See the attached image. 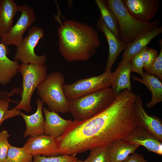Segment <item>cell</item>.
<instances>
[{"label": "cell", "instance_id": "6da1fadb", "mask_svg": "<svg viewBox=\"0 0 162 162\" xmlns=\"http://www.w3.org/2000/svg\"><path fill=\"white\" fill-rule=\"evenodd\" d=\"M137 127L134 102L121 93L100 113L83 121H73L56 140L60 155L75 156L94 148L107 147Z\"/></svg>", "mask_w": 162, "mask_h": 162}, {"label": "cell", "instance_id": "7a4b0ae2", "mask_svg": "<svg viewBox=\"0 0 162 162\" xmlns=\"http://www.w3.org/2000/svg\"><path fill=\"white\" fill-rule=\"evenodd\" d=\"M60 13L55 15L59 23L57 28L58 48L67 61H86L95 53L100 45L98 34L92 26L73 20L62 21Z\"/></svg>", "mask_w": 162, "mask_h": 162}, {"label": "cell", "instance_id": "3957f363", "mask_svg": "<svg viewBox=\"0 0 162 162\" xmlns=\"http://www.w3.org/2000/svg\"><path fill=\"white\" fill-rule=\"evenodd\" d=\"M106 2L116 17L118 38L127 45L142 34L159 26L160 21L158 19L148 23L135 19L128 12L122 0H107Z\"/></svg>", "mask_w": 162, "mask_h": 162}, {"label": "cell", "instance_id": "277c9868", "mask_svg": "<svg viewBox=\"0 0 162 162\" xmlns=\"http://www.w3.org/2000/svg\"><path fill=\"white\" fill-rule=\"evenodd\" d=\"M116 95L110 88L69 101V110L74 120L91 118L107 108Z\"/></svg>", "mask_w": 162, "mask_h": 162}, {"label": "cell", "instance_id": "5b68a950", "mask_svg": "<svg viewBox=\"0 0 162 162\" xmlns=\"http://www.w3.org/2000/svg\"><path fill=\"white\" fill-rule=\"evenodd\" d=\"M64 81V75L57 71L47 75L37 88L41 100L47 105L50 111L62 113L69 112V101L63 88Z\"/></svg>", "mask_w": 162, "mask_h": 162}, {"label": "cell", "instance_id": "8992f818", "mask_svg": "<svg viewBox=\"0 0 162 162\" xmlns=\"http://www.w3.org/2000/svg\"><path fill=\"white\" fill-rule=\"evenodd\" d=\"M47 70V67L45 64L22 63L19 65L18 72L22 77L21 100L14 109L22 110L28 112H31L32 96L35 89L46 77Z\"/></svg>", "mask_w": 162, "mask_h": 162}, {"label": "cell", "instance_id": "52a82bcc", "mask_svg": "<svg viewBox=\"0 0 162 162\" xmlns=\"http://www.w3.org/2000/svg\"><path fill=\"white\" fill-rule=\"evenodd\" d=\"M113 72L105 71L97 76L80 79L71 84L64 83L63 88L68 101L73 100L111 86Z\"/></svg>", "mask_w": 162, "mask_h": 162}, {"label": "cell", "instance_id": "ba28073f", "mask_svg": "<svg viewBox=\"0 0 162 162\" xmlns=\"http://www.w3.org/2000/svg\"><path fill=\"white\" fill-rule=\"evenodd\" d=\"M44 36V33L41 27L34 26L29 30L28 35L23 38L16 47L14 60L25 64H45L46 58L45 55H37L34 49L39 41Z\"/></svg>", "mask_w": 162, "mask_h": 162}, {"label": "cell", "instance_id": "9c48e42d", "mask_svg": "<svg viewBox=\"0 0 162 162\" xmlns=\"http://www.w3.org/2000/svg\"><path fill=\"white\" fill-rule=\"evenodd\" d=\"M20 16L16 24L0 38V42L6 46L14 45L16 47L21 43L26 31L36 20L34 10L26 5L21 6Z\"/></svg>", "mask_w": 162, "mask_h": 162}, {"label": "cell", "instance_id": "30bf717a", "mask_svg": "<svg viewBox=\"0 0 162 162\" xmlns=\"http://www.w3.org/2000/svg\"><path fill=\"white\" fill-rule=\"evenodd\" d=\"M129 14L142 22L148 23L156 16L160 6L159 0H122Z\"/></svg>", "mask_w": 162, "mask_h": 162}, {"label": "cell", "instance_id": "8fae6325", "mask_svg": "<svg viewBox=\"0 0 162 162\" xmlns=\"http://www.w3.org/2000/svg\"><path fill=\"white\" fill-rule=\"evenodd\" d=\"M23 147L26 152L33 156L35 155L45 157L60 155L56 139L44 134L29 137Z\"/></svg>", "mask_w": 162, "mask_h": 162}, {"label": "cell", "instance_id": "7c38bea8", "mask_svg": "<svg viewBox=\"0 0 162 162\" xmlns=\"http://www.w3.org/2000/svg\"><path fill=\"white\" fill-rule=\"evenodd\" d=\"M134 114L137 127L143 128L154 135L162 142V123L158 118L148 114L144 110L140 95H136L134 105Z\"/></svg>", "mask_w": 162, "mask_h": 162}, {"label": "cell", "instance_id": "4fadbf2b", "mask_svg": "<svg viewBox=\"0 0 162 162\" xmlns=\"http://www.w3.org/2000/svg\"><path fill=\"white\" fill-rule=\"evenodd\" d=\"M122 140L128 143L142 146L149 151L162 154V142L143 128L137 127Z\"/></svg>", "mask_w": 162, "mask_h": 162}, {"label": "cell", "instance_id": "5bb4252c", "mask_svg": "<svg viewBox=\"0 0 162 162\" xmlns=\"http://www.w3.org/2000/svg\"><path fill=\"white\" fill-rule=\"evenodd\" d=\"M96 26L98 30L104 33L108 43L109 53L105 71H110L119 54L127 45L121 41L110 30L100 16L97 21Z\"/></svg>", "mask_w": 162, "mask_h": 162}, {"label": "cell", "instance_id": "9a60e30c", "mask_svg": "<svg viewBox=\"0 0 162 162\" xmlns=\"http://www.w3.org/2000/svg\"><path fill=\"white\" fill-rule=\"evenodd\" d=\"M44 103L39 98L37 100V109L33 114L27 115L20 111L21 116L26 124V128L23 134L25 138L44 134L45 120L43 114Z\"/></svg>", "mask_w": 162, "mask_h": 162}, {"label": "cell", "instance_id": "2e32d148", "mask_svg": "<svg viewBox=\"0 0 162 162\" xmlns=\"http://www.w3.org/2000/svg\"><path fill=\"white\" fill-rule=\"evenodd\" d=\"M43 111L45 117L44 134L54 138L62 136L73 121L64 119L58 113L50 111L45 107Z\"/></svg>", "mask_w": 162, "mask_h": 162}, {"label": "cell", "instance_id": "e0dca14e", "mask_svg": "<svg viewBox=\"0 0 162 162\" xmlns=\"http://www.w3.org/2000/svg\"><path fill=\"white\" fill-rule=\"evenodd\" d=\"M131 62L130 60L122 58L115 71L111 88L116 96L122 90L132 91L130 81Z\"/></svg>", "mask_w": 162, "mask_h": 162}, {"label": "cell", "instance_id": "ac0fdd59", "mask_svg": "<svg viewBox=\"0 0 162 162\" xmlns=\"http://www.w3.org/2000/svg\"><path fill=\"white\" fill-rule=\"evenodd\" d=\"M162 33V27L158 26L148 31L137 37L127 45L123 50L122 58L131 60L154 38Z\"/></svg>", "mask_w": 162, "mask_h": 162}, {"label": "cell", "instance_id": "d6986e66", "mask_svg": "<svg viewBox=\"0 0 162 162\" xmlns=\"http://www.w3.org/2000/svg\"><path fill=\"white\" fill-rule=\"evenodd\" d=\"M21 9L14 0H0V39L12 26L14 17Z\"/></svg>", "mask_w": 162, "mask_h": 162}, {"label": "cell", "instance_id": "ffe728a7", "mask_svg": "<svg viewBox=\"0 0 162 162\" xmlns=\"http://www.w3.org/2000/svg\"><path fill=\"white\" fill-rule=\"evenodd\" d=\"M6 46L0 42V84L3 86L9 83L16 75L19 65L17 61L8 57Z\"/></svg>", "mask_w": 162, "mask_h": 162}, {"label": "cell", "instance_id": "44dd1931", "mask_svg": "<svg viewBox=\"0 0 162 162\" xmlns=\"http://www.w3.org/2000/svg\"><path fill=\"white\" fill-rule=\"evenodd\" d=\"M142 78L132 76V79L145 85L150 91L152 95L151 100L146 104L150 109L162 101V84L160 79L154 75L148 74L144 72Z\"/></svg>", "mask_w": 162, "mask_h": 162}, {"label": "cell", "instance_id": "7402d4cb", "mask_svg": "<svg viewBox=\"0 0 162 162\" xmlns=\"http://www.w3.org/2000/svg\"><path fill=\"white\" fill-rule=\"evenodd\" d=\"M140 146L127 143L122 140H116L107 146L111 162H122L134 153Z\"/></svg>", "mask_w": 162, "mask_h": 162}, {"label": "cell", "instance_id": "603a6c76", "mask_svg": "<svg viewBox=\"0 0 162 162\" xmlns=\"http://www.w3.org/2000/svg\"><path fill=\"white\" fill-rule=\"evenodd\" d=\"M95 1L99 9L100 16L104 23L110 30L118 38L117 21L115 15L108 7L106 0H95Z\"/></svg>", "mask_w": 162, "mask_h": 162}, {"label": "cell", "instance_id": "cb8c5ba5", "mask_svg": "<svg viewBox=\"0 0 162 162\" xmlns=\"http://www.w3.org/2000/svg\"><path fill=\"white\" fill-rule=\"evenodd\" d=\"M33 156L26 152L23 147L19 148L11 145L5 162H33Z\"/></svg>", "mask_w": 162, "mask_h": 162}, {"label": "cell", "instance_id": "d4e9b609", "mask_svg": "<svg viewBox=\"0 0 162 162\" xmlns=\"http://www.w3.org/2000/svg\"><path fill=\"white\" fill-rule=\"evenodd\" d=\"M14 91H12L2 98H0V126L5 120L18 115H20V111L14 108L9 109V103L13 101L9 97L13 95Z\"/></svg>", "mask_w": 162, "mask_h": 162}, {"label": "cell", "instance_id": "484cf974", "mask_svg": "<svg viewBox=\"0 0 162 162\" xmlns=\"http://www.w3.org/2000/svg\"><path fill=\"white\" fill-rule=\"evenodd\" d=\"M90 150L88 157L84 162H111L107 147H95Z\"/></svg>", "mask_w": 162, "mask_h": 162}, {"label": "cell", "instance_id": "4316f807", "mask_svg": "<svg viewBox=\"0 0 162 162\" xmlns=\"http://www.w3.org/2000/svg\"><path fill=\"white\" fill-rule=\"evenodd\" d=\"M77 160L75 156L67 155L49 157L35 155L33 156V162H75Z\"/></svg>", "mask_w": 162, "mask_h": 162}, {"label": "cell", "instance_id": "83f0119b", "mask_svg": "<svg viewBox=\"0 0 162 162\" xmlns=\"http://www.w3.org/2000/svg\"><path fill=\"white\" fill-rule=\"evenodd\" d=\"M160 44L161 48L159 53L153 64L145 73L147 74L157 76L160 80L162 79V41L160 40Z\"/></svg>", "mask_w": 162, "mask_h": 162}, {"label": "cell", "instance_id": "f1b7e54d", "mask_svg": "<svg viewBox=\"0 0 162 162\" xmlns=\"http://www.w3.org/2000/svg\"><path fill=\"white\" fill-rule=\"evenodd\" d=\"M158 53L154 49L148 48L147 46L143 49L142 55L144 68L146 70L148 69L158 57Z\"/></svg>", "mask_w": 162, "mask_h": 162}, {"label": "cell", "instance_id": "f546056e", "mask_svg": "<svg viewBox=\"0 0 162 162\" xmlns=\"http://www.w3.org/2000/svg\"><path fill=\"white\" fill-rule=\"evenodd\" d=\"M10 136L7 131L0 132V162H5L8 150L11 145L8 142Z\"/></svg>", "mask_w": 162, "mask_h": 162}, {"label": "cell", "instance_id": "4dcf8cb0", "mask_svg": "<svg viewBox=\"0 0 162 162\" xmlns=\"http://www.w3.org/2000/svg\"><path fill=\"white\" fill-rule=\"evenodd\" d=\"M144 48L133 56L130 60L132 72L140 74L141 76L144 72L143 70L144 64L142 57V53Z\"/></svg>", "mask_w": 162, "mask_h": 162}, {"label": "cell", "instance_id": "1f68e13d", "mask_svg": "<svg viewBox=\"0 0 162 162\" xmlns=\"http://www.w3.org/2000/svg\"><path fill=\"white\" fill-rule=\"evenodd\" d=\"M122 162H148L145 159L143 155L134 153L130 155L125 160Z\"/></svg>", "mask_w": 162, "mask_h": 162}, {"label": "cell", "instance_id": "d6a6232c", "mask_svg": "<svg viewBox=\"0 0 162 162\" xmlns=\"http://www.w3.org/2000/svg\"><path fill=\"white\" fill-rule=\"evenodd\" d=\"M75 162H84V161H82V160H77Z\"/></svg>", "mask_w": 162, "mask_h": 162}]
</instances>
